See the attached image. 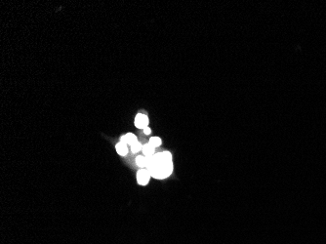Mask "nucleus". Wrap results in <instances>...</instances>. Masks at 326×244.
<instances>
[{
    "label": "nucleus",
    "instance_id": "f257e3e1",
    "mask_svg": "<svg viewBox=\"0 0 326 244\" xmlns=\"http://www.w3.org/2000/svg\"><path fill=\"white\" fill-rule=\"evenodd\" d=\"M147 169L150 176L155 179L169 177L173 171L172 154L169 151H163L155 153L151 157H147Z\"/></svg>",
    "mask_w": 326,
    "mask_h": 244
},
{
    "label": "nucleus",
    "instance_id": "f03ea898",
    "mask_svg": "<svg viewBox=\"0 0 326 244\" xmlns=\"http://www.w3.org/2000/svg\"><path fill=\"white\" fill-rule=\"evenodd\" d=\"M150 177L151 176H150L148 169H141L138 172V174H137L138 183L140 184H142V186H145V184H148Z\"/></svg>",
    "mask_w": 326,
    "mask_h": 244
},
{
    "label": "nucleus",
    "instance_id": "7ed1b4c3",
    "mask_svg": "<svg viewBox=\"0 0 326 244\" xmlns=\"http://www.w3.org/2000/svg\"><path fill=\"white\" fill-rule=\"evenodd\" d=\"M149 124V118L147 115L139 113L137 114L136 118H135V125L137 128H143L145 129V127H148Z\"/></svg>",
    "mask_w": 326,
    "mask_h": 244
},
{
    "label": "nucleus",
    "instance_id": "20e7f679",
    "mask_svg": "<svg viewBox=\"0 0 326 244\" xmlns=\"http://www.w3.org/2000/svg\"><path fill=\"white\" fill-rule=\"evenodd\" d=\"M143 153L145 157H151L154 156L155 153V148L154 146H151V144L149 143V144H145V146H143Z\"/></svg>",
    "mask_w": 326,
    "mask_h": 244
},
{
    "label": "nucleus",
    "instance_id": "39448f33",
    "mask_svg": "<svg viewBox=\"0 0 326 244\" xmlns=\"http://www.w3.org/2000/svg\"><path fill=\"white\" fill-rule=\"evenodd\" d=\"M121 142L125 143L126 144H130V146H132L133 144L137 143L138 140H137V137L134 134L128 133V134H126V135L121 137Z\"/></svg>",
    "mask_w": 326,
    "mask_h": 244
},
{
    "label": "nucleus",
    "instance_id": "423d86ee",
    "mask_svg": "<svg viewBox=\"0 0 326 244\" xmlns=\"http://www.w3.org/2000/svg\"><path fill=\"white\" fill-rule=\"evenodd\" d=\"M116 151L118 153V154H120V155H123V156L126 155L128 153L127 144H126L125 143H122V142L118 143L116 144Z\"/></svg>",
    "mask_w": 326,
    "mask_h": 244
},
{
    "label": "nucleus",
    "instance_id": "0eeeda50",
    "mask_svg": "<svg viewBox=\"0 0 326 244\" xmlns=\"http://www.w3.org/2000/svg\"><path fill=\"white\" fill-rule=\"evenodd\" d=\"M136 163L139 167H147V157L145 156H138L136 158Z\"/></svg>",
    "mask_w": 326,
    "mask_h": 244
},
{
    "label": "nucleus",
    "instance_id": "6e6552de",
    "mask_svg": "<svg viewBox=\"0 0 326 244\" xmlns=\"http://www.w3.org/2000/svg\"><path fill=\"white\" fill-rule=\"evenodd\" d=\"M149 143L151 144V146H154V148H158L161 144V139L158 137H152V138H150Z\"/></svg>",
    "mask_w": 326,
    "mask_h": 244
},
{
    "label": "nucleus",
    "instance_id": "1a4fd4ad",
    "mask_svg": "<svg viewBox=\"0 0 326 244\" xmlns=\"http://www.w3.org/2000/svg\"><path fill=\"white\" fill-rule=\"evenodd\" d=\"M142 149H143V146H142V144L140 142H137L135 144H133L131 146V150H132V153H138V151H141Z\"/></svg>",
    "mask_w": 326,
    "mask_h": 244
},
{
    "label": "nucleus",
    "instance_id": "9d476101",
    "mask_svg": "<svg viewBox=\"0 0 326 244\" xmlns=\"http://www.w3.org/2000/svg\"><path fill=\"white\" fill-rule=\"evenodd\" d=\"M144 133H145V134H147V135L150 134V133H151V130H150V128H149V127H145V128L144 129Z\"/></svg>",
    "mask_w": 326,
    "mask_h": 244
}]
</instances>
